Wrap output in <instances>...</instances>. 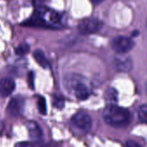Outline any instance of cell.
Segmentation results:
<instances>
[{
    "instance_id": "9a60e30c",
    "label": "cell",
    "mask_w": 147,
    "mask_h": 147,
    "mask_svg": "<svg viewBox=\"0 0 147 147\" xmlns=\"http://www.w3.org/2000/svg\"><path fill=\"white\" fill-rule=\"evenodd\" d=\"M54 105L55 108H62L64 106V99L60 96H55L54 98Z\"/></svg>"
},
{
    "instance_id": "52a82bcc",
    "label": "cell",
    "mask_w": 147,
    "mask_h": 147,
    "mask_svg": "<svg viewBox=\"0 0 147 147\" xmlns=\"http://www.w3.org/2000/svg\"><path fill=\"white\" fill-rule=\"evenodd\" d=\"M16 84L12 78H3L0 79V96L6 97L10 96L15 90Z\"/></svg>"
},
{
    "instance_id": "8fae6325",
    "label": "cell",
    "mask_w": 147,
    "mask_h": 147,
    "mask_svg": "<svg viewBox=\"0 0 147 147\" xmlns=\"http://www.w3.org/2000/svg\"><path fill=\"white\" fill-rule=\"evenodd\" d=\"M105 99L109 104H115L118 102V92L116 90L110 88L105 93Z\"/></svg>"
},
{
    "instance_id": "5bb4252c",
    "label": "cell",
    "mask_w": 147,
    "mask_h": 147,
    "mask_svg": "<svg viewBox=\"0 0 147 147\" xmlns=\"http://www.w3.org/2000/svg\"><path fill=\"white\" fill-rule=\"evenodd\" d=\"M37 106H38V110L42 115H45L47 112V105H46V101L43 97H39L37 101Z\"/></svg>"
},
{
    "instance_id": "7402d4cb",
    "label": "cell",
    "mask_w": 147,
    "mask_h": 147,
    "mask_svg": "<svg viewBox=\"0 0 147 147\" xmlns=\"http://www.w3.org/2000/svg\"><path fill=\"white\" fill-rule=\"evenodd\" d=\"M43 147H53L51 145H47V146H44Z\"/></svg>"
},
{
    "instance_id": "ba28073f",
    "label": "cell",
    "mask_w": 147,
    "mask_h": 147,
    "mask_svg": "<svg viewBox=\"0 0 147 147\" xmlns=\"http://www.w3.org/2000/svg\"><path fill=\"white\" fill-rule=\"evenodd\" d=\"M28 132H29V135L30 137V139L34 141H39L42 140V131L41 129V127H39V125L35 122V121H29L26 124Z\"/></svg>"
},
{
    "instance_id": "9c48e42d",
    "label": "cell",
    "mask_w": 147,
    "mask_h": 147,
    "mask_svg": "<svg viewBox=\"0 0 147 147\" xmlns=\"http://www.w3.org/2000/svg\"><path fill=\"white\" fill-rule=\"evenodd\" d=\"M75 94L79 100H86L88 98L90 92L84 84H78L75 86Z\"/></svg>"
},
{
    "instance_id": "d6986e66",
    "label": "cell",
    "mask_w": 147,
    "mask_h": 147,
    "mask_svg": "<svg viewBox=\"0 0 147 147\" xmlns=\"http://www.w3.org/2000/svg\"><path fill=\"white\" fill-rule=\"evenodd\" d=\"M126 147H141L138 143L133 141V140H128L126 142Z\"/></svg>"
},
{
    "instance_id": "5b68a950",
    "label": "cell",
    "mask_w": 147,
    "mask_h": 147,
    "mask_svg": "<svg viewBox=\"0 0 147 147\" xmlns=\"http://www.w3.org/2000/svg\"><path fill=\"white\" fill-rule=\"evenodd\" d=\"M113 65L120 71L128 72L133 68V61L130 57L118 53L113 59Z\"/></svg>"
},
{
    "instance_id": "3957f363",
    "label": "cell",
    "mask_w": 147,
    "mask_h": 147,
    "mask_svg": "<svg viewBox=\"0 0 147 147\" xmlns=\"http://www.w3.org/2000/svg\"><path fill=\"white\" fill-rule=\"evenodd\" d=\"M101 28V22L94 17L83 19L78 25V31L80 34L88 35L98 32Z\"/></svg>"
},
{
    "instance_id": "30bf717a",
    "label": "cell",
    "mask_w": 147,
    "mask_h": 147,
    "mask_svg": "<svg viewBox=\"0 0 147 147\" xmlns=\"http://www.w3.org/2000/svg\"><path fill=\"white\" fill-rule=\"evenodd\" d=\"M33 57H34L35 60L36 61V63L42 68H47L49 66L48 59H47L44 53L42 50H36L33 53Z\"/></svg>"
},
{
    "instance_id": "277c9868",
    "label": "cell",
    "mask_w": 147,
    "mask_h": 147,
    "mask_svg": "<svg viewBox=\"0 0 147 147\" xmlns=\"http://www.w3.org/2000/svg\"><path fill=\"white\" fill-rule=\"evenodd\" d=\"M72 123L82 132L88 133L92 128V119L85 113L75 114L72 117Z\"/></svg>"
},
{
    "instance_id": "7a4b0ae2",
    "label": "cell",
    "mask_w": 147,
    "mask_h": 147,
    "mask_svg": "<svg viewBox=\"0 0 147 147\" xmlns=\"http://www.w3.org/2000/svg\"><path fill=\"white\" fill-rule=\"evenodd\" d=\"M134 45L135 43L132 39L125 36H117L113 38L111 42L113 50L119 54H125L128 53L133 48Z\"/></svg>"
},
{
    "instance_id": "6da1fadb",
    "label": "cell",
    "mask_w": 147,
    "mask_h": 147,
    "mask_svg": "<svg viewBox=\"0 0 147 147\" xmlns=\"http://www.w3.org/2000/svg\"><path fill=\"white\" fill-rule=\"evenodd\" d=\"M105 122L112 127H121L130 123L131 115L128 109L115 104H108L103 112Z\"/></svg>"
},
{
    "instance_id": "e0dca14e",
    "label": "cell",
    "mask_w": 147,
    "mask_h": 147,
    "mask_svg": "<svg viewBox=\"0 0 147 147\" xmlns=\"http://www.w3.org/2000/svg\"><path fill=\"white\" fill-rule=\"evenodd\" d=\"M60 18H61L60 15L58 13H56V12H52V14H50V20L52 22H59Z\"/></svg>"
},
{
    "instance_id": "8992f818",
    "label": "cell",
    "mask_w": 147,
    "mask_h": 147,
    "mask_svg": "<svg viewBox=\"0 0 147 147\" xmlns=\"http://www.w3.org/2000/svg\"><path fill=\"white\" fill-rule=\"evenodd\" d=\"M23 100L19 97L11 99L7 106V110L9 114L15 117H17L21 115V113L23 112Z\"/></svg>"
},
{
    "instance_id": "2e32d148",
    "label": "cell",
    "mask_w": 147,
    "mask_h": 147,
    "mask_svg": "<svg viewBox=\"0 0 147 147\" xmlns=\"http://www.w3.org/2000/svg\"><path fill=\"white\" fill-rule=\"evenodd\" d=\"M28 83H29V86L31 89H34V74L33 72H29V77H28Z\"/></svg>"
},
{
    "instance_id": "7c38bea8",
    "label": "cell",
    "mask_w": 147,
    "mask_h": 147,
    "mask_svg": "<svg viewBox=\"0 0 147 147\" xmlns=\"http://www.w3.org/2000/svg\"><path fill=\"white\" fill-rule=\"evenodd\" d=\"M138 116L141 122L147 124V104L141 105L138 109Z\"/></svg>"
},
{
    "instance_id": "44dd1931",
    "label": "cell",
    "mask_w": 147,
    "mask_h": 147,
    "mask_svg": "<svg viewBox=\"0 0 147 147\" xmlns=\"http://www.w3.org/2000/svg\"><path fill=\"white\" fill-rule=\"evenodd\" d=\"M145 89H146V93L147 95V81L146 82V84H145Z\"/></svg>"
},
{
    "instance_id": "ac0fdd59",
    "label": "cell",
    "mask_w": 147,
    "mask_h": 147,
    "mask_svg": "<svg viewBox=\"0 0 147 147\" xmlns=\"http://www.w3.org/2000/svg\"><path fill=\"white\" fill-rule=\"evenodd\" d=\"M15 147H34V146L30 142H22V143L16 144Z\"/></svg>"
},
{
    "instance_id": "4fadbf2b",
    "label": "cell",
    "mask_w": 147,
    "mask_h": 147,
    "mask_svg": "<svg viewBox=\"0 0 147 147\" xmlns=\"http://www.w3.org/2000/svg\"><path fill=\"white\" fill-rule=\"evenodd\" d=\"M29 51V46L26 43H23L21 45H19L18 47H16L15 49V53L16 54L22 56V55H25L26 53H28Z\"/></svg>"
},
{
    "instance_id": "ffe728a7",
    "label": "cell",
    "mask_w": 147,
    "mask_h": 147,
    "mask_svg": "<svg viewBox=\"0 0 147 147\" xmlns=\"http://www.w3.org/2000/svg\"><path fill=\"white\" fill-rule=\"evenodd\" d=\"M93 3H94V4H99V3H102L104 0H90Z\"/></svg>"
}]
</instances>
